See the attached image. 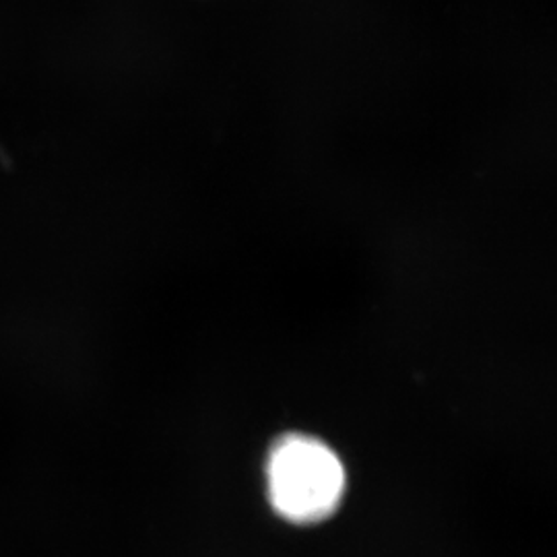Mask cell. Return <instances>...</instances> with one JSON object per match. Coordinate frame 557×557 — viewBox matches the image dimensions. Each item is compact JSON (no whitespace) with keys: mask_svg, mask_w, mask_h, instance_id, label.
Here are the masks:
<instances>
[{"mask_svg":"<svg viewBox=\"0 0 557 557\" xmlns=\"http://www.w3.org/2000/svg\"><path fill=\"white\" fill-rule=\"evenodd\" d=\"M269 499L278 517L314 524L331 517L345 494V469L320 440L289 436L278 442L267 467Z\"/></svg>","mask_w":557,"mask_h":557,"instance_id":"6da1fadb","label":"cell"}]
</instances>
